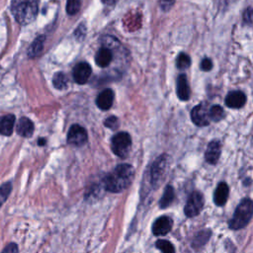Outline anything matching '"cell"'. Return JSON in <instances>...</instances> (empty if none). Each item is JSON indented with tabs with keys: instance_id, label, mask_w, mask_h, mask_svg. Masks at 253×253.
<instances>
[{
	"instance_id": "obj_1",
	"label": "cell",
	"mask_w": 253,
	"mask_h": 253,
	"mask_svg": "<svg viewBox=\"0 0 253 253\" xmlns=\"http://www.w3.org/2000/svg\"><path fill=\"white\" fill-rule=\"evenodd\" d=\"M134 168L129 164H120L104 178V188L112 193L127 189L134 179Z\"/></svg>"
},
{
	"instance_id": "obj_2",
	"label": "cell",
	"mask_w": 253,
	"mask_h": 253,
	"mask_svg": "<svg viewBox=\"0 0 253 253\" xmlns=\"http://www.w3.org/2000/svg\"><path fill=\"white\" fill-rule=\"evenodd\" d=\"M39 0H12L11 11L21 25H28L38 15Z\"/></svg>"
},
{
	"instance_id": "obj_3",
	"label": "cell",
	"mask_w": 253,
	"mask_h": 253,
	"mask_svg": "<svg viewBox=\"0 0 253 253\" xmlns=\"http://www.w3.org/2000/svg\"><path fill=\"white\" fill-rule=\"evenodd\" d=\"M253 216V201L250 199H243L237 206L232 219L229 222L231 229H240L244 227Z\"/></svg>"
},
{
	"instance_id": "obj_4",
	"label": "cell",
	"mask_w": 253,
	"mask_h": 253,
	"mask_svg": "<svg viewBox=\"0 0 253 253\" xmlns=\"http://www.w3.org/2000/svg\"><path fill=\"white\" fill-rule=\"evenodd\" d=\"M132 145V139L128 133H118L112 139V150L121 158L127 157Z\"/></svg>"
},
{
	"instance_id": "obj_5",
	"label": "cell",
	"mask_w": 253,
	"mask_h": 253,
	"mask_svg": "<svg viewBox=\"0 0 253 253\" xmlns=\"http://www.w3.org/2000/svg\"><path fill=\"white\" fill-rule=\"evenodd\" d=\"M204 207V196L198 192H193L188 198L187 204L185 206V215L188 218H193L198 216Z\"/></svg>"
},
{
	"instance_id": "obj_6",
	"label": "cell",
	"mask_w": 253,
	"mask_h": 253,
	"mask_svg": "<svg viewBox=\"0 0 253 253\" xmlns=\"http://www.w3.org/2000/svg\"><path fill=\"white\" fill-rule=\"evenodd\" d=\"M88 136L86 130L79 125H73L67 134V142L71 145L82 146L87 142Z\"/></svg>"
},
{
	"instance_id": "obj_7",
	"label": "cell",
	"mask_w": 253,
	"mask_h": 253,
	"mask_svg": "<svg viewBox=\"0 0 253 253\" xmlns=\"http://www.w3.org/2000/svg\"><path fill=\"white\" fill-rule=\"evenodd\" d=\"M167 156L161 155L159 156L152 164L151 167V182L153 185L157 186L164 176L166 172V167H167Z\"/></svg>"
},
{
	"instance_id": "obj_8",
	"label": "cell",
	"mask_w": 253,
	"mask_h": 253,
	"mask_svg": "<svg viewBox=\"0 0 253 253\" xmlns=\"http://www.w3.org/2000/svg\"><path fill=\"white\" fill-rule=\"evenodd\" d=\"M191 118L195 125L199 127H205L210 124L209 109L205 104H199L191 112Z\"/></svg>"
},
{
	"instance_id": "obj_9",
	"label": "cell",
	"mask_w": 253,
	"mask_h": 253,
	"mask_svg": "<svg viewBox=\"0 0 253 253\" xmlns=\"http://www.w3.org/2000/svg\"><path fill=\"white\" fill-rule=\"evenodd\" d=\"M92 73V68L87 62H79L73 68V78L78 84H85Z\"/></svg>"
},
{
	"instance_id": "obj_10",
	"label": "cell",
	"mask_w": 253,
	"mask_h": 253,
	"mask_svg": "<svg viewBox=\"0 0 253 253\" xmlns=\"http://www.w3.org/2000/svg\"><path fill=\"white\" fill-rule=\"evenodd\" d=\"M173 222L170 218L166 216L158 218L153 225H152V232L154 235H165L169 232L172 228Z\"/></svg>"
},
{
	"instance_id": "obj_11",
	"label": "cell",
	"mask_w": 253,
	"mask_h": 253,
	"mask_svg": "<svg viewBox=\"0 0 253 253\" xmlns=\"http://www.w3.org/2000/svg\"><path fill=\"white\" fill-rule=\"evenodd\" d=\"M246 102V96L241 91L229 92L225 98V105L228 108L239 109L244 106Z\"/></svg>"
},
{
	"instance_id": "obj_12",
	"label": "cell",
	"mask_w": 253,
	"mask_h": 253,
	"mask_svg": "<svg viewBox=\"0 0 253 253\" xmlns=\"http://www.w3.org/2000/svg\"><path fill=\"white\" fill-rule=\"evenodd\" d=\"M114 102V92L112 89H105L103 90L96 99V105L101 110H109Z\"/></svg>"
},
{
	"instance_id": "obj_13",
	"label": "cell",
	"mask_w": 253,
	"mask_h": 253,
	"mask_svg": "<svg viewBox=\"0 0 253 253\" xmlns=\"http://www.w3.org/2000/svg\"><path fill=\"white\" fill-rule=\"evenodd\" d=\"M34 123L26 118V117H23L21 118L18 123H17V126H16V132L19 136L23 137V138H30L32 137L33 133H34Z\"/></svg>"
},
{
	"instance_id": "obj_14",
	"label": "cell",
	"mask_w": 253,
	"mask_h": 253,
	"mask_svg": "<svg viewBox=\"0 0 253 253\" xmlns=\"http://www.w3.org/2000/svg\"><path fill=\"white\" fill-rule=\"evenodd\" d=\"M221 156V143L218 141H213L209 143L206 150V160L210 164H216Z\"/></svg>"
},
{
	"instance_id": "obj_15",
	"label": "cell",
	"mask_w": 253,
	"mask_h": 253,
	"mask_svg": "<svg viewBox=\"0 0 253 253\" xmlns=\"http://www.w3.org/2000/svg\"><path fill=\"white\" fill-rule=\"evenodd\" d=\"M15 120V116L11 114L0 117V135L11 136L14 131Z\"/></svg>"
},
{
	"instance_id": "obj_16",
	"label": "cell",
	"mask_w": 253,
	"mask_h": 253,
	"mask_svg": "<svg viewBox=\"0 0 253 253\" xmlns=\"http://www.w3.org/2000/svg\"><path fill=\"white\" fill-rule=\"evenodd\" d=\"M177 95L182 101H186L190 98V87L187 77L184 74H181L177 79Z\"/></svg>"
},
{
	"instance_id": "obj_17",
	"label": "cell",
	"mask_w": 253,
	"mask_h": 253,
	"mask_svg": "<svg viewBox=\"0 0 253 253\" xmlns=\"http://www.w3.org/2000/svg\"><path fill=\"white\" fill-rule=\"evenodd\" d=\"M228 193H229V189L226 183L225 182H221L214 194V202L217 206H224L228 198Z\"/></svg>"
},
{
	"instance_id": "obj_18",
	"label": "cell",
	"mask_w": 253,
	"mask_h": 253,
	"mask_svg": "<svg viewBox=\"0 0 253 253\" xmlns=\"http://www.w3.org/2000/svg\"><path fill=\"white\" fill-rule=\"evenodd\" d=\"M112 59L113 54L108 48H101L95 56V62L100 67H107L111 63Z\"/></svg>"
},
{
	"instance_id": "obj_19",
	"label": "cell",
	"mask_w": 253,
	"mask_h": 253,
	"mask_svg": "<svg viewBox=\"0 0 253 253\" xmlns=\"http://www.w3.org/2000/svg\"><path fill=\"white\" fill-rule=\"evenodd\" d=\"M45 42H46V37L44 35H41V36L37 37L35 39V41L32 43V45L30 46L29 50H28L29 57L34 58V57L39 56L44 50Z\"/></svg>"
},
{
	"instance_id": "obj_20",
	"label": "cell",
	"mask_w": 253,
	"mask_h": 253,
	"mask_svg": "<svg viewBox=\"0 0 253 253\" xmlns=\"http://www.w3.org/2000/svg\"><path fill=\"white\" fill-rule=\"evenodd\" d=\"M174 199V189L172 186L168 185L165 190H164V193H163V196L162 198L160 199V202H159V207L164 209V208H167L168 206H169L172 201Z\"/></svg>"
},
{
	"instance_id": "obj_21",
	"label": "cell",
	"mask_w": 253,
	"mask_h": 253,
	"mask_svg": "<svg viewBox=\"0 0 253 253\" xmlns=\"http://www.w3.org/2000/svg\"><path fill=\"white\" fill-rule=\"evenodd\" d=\"M53 84H54V86L58 90H62L64 88H66V86H67L66 75L62 72L56 73L53 78Z\"/></svg>"
},
{
	"instance_id": "obj_22",
	"label": "cell",
	"mask_w": 253,
	"mask_h": 253,
	"mask_svg": "<svg viewBox=\"0 0 253 253\" xmlns=\"http://www.w3.org/2000/svg\"><path fill=\"white\" fill-rule=\"evenodd\" d=\"M210 119L215 122H219L225 118V111L219 105H214L209 109Z\"/></svg>"
},
{
	"instance_id": "obj_23",
	"label": "cell",
	"mask_w": 253,
	"mask_h": 253,
	"mask_svg": "<svg viewBox=\"0 0 253 253\" xmlns=\"http://www.w3.org/2000/svg\"><path fill=\"white\" fill-rule=\"evenodd\" d=\"M156 247L161 250L162 253H175V249L173 244L164 239H159L156 241Z\"/></svg>"
},
{
	"instance_id": "obj_24",
	"label": "cell",
	"mask_w": 253,
	"mask_h": 253,
	"mask_svg": "<svg viewBox=\"0 0 253 253\" xmlns=\"http://www.w3.org/2000/svg\"><path fill=\"white\" fill-rule=\"evenodd\" d=\"M11 191H12L11 183H5L0 187V208H1L2 205L5 203Z\"/></svg>"
},
{
	"instance_id": "obj_25",
	"label": "cell",
	"mask_w": 253,
	"mask_h": 253,
	"mask_svg": "<svg viewBox=\"0 0 253 253\" xmlns=\"http://www.w3.org/2000/svg\"><path fill=\"white\" fill-rule=\"evenodd\" d=\"M81 6V0H67L66 12L68 15H75Z\"/></svg>"
},
{
	"instance_id": "obj_26",
	"label": "cell",
	"mask_w": 253,
	"mask_h": 253,
	"mask_svg": "<svg viewBox=\"0 0 253 253\" xmlns=\"http://www.w3.org/2000/svg\"><path fill=\"white\" fill-rule=\"evenodd\" d=\"M211 236V231L210 230H203V231H200L198 233V235L196 236L194 242H193V246H196V247H200L201 245H204L209 237Z\"/></svg>"
},
{
	"instance_id": "obj_27",
	"label": "cell",
	"mask_w": 253,
	"mask_h": 253,
	"mask_svg": "<svg viewBox=\"0 0 253 253\" xmlns=\"http://www.w3.org/2000/svg\"><path fill=\"white\" fill-rule=\"evenodd\" d=\"M177 67L179 69H185L187 67L190 66L191 64V58L188 55L184 54V53H181L178 57H177Z\"/></svg>"
},
{
	"instance_id": "obj_28",
	"label": "cell",
	"mask_w": 253,
	"mask_h": 253,
	"mask_svg": "<svg viewBox=\"0 0 253 253\" xmlns=\"http://www.w3.org/2000/svg\"><path fill=\"white\" fill-rule=\"evenodd\" d=\"M104 124H105L106 127H108V128H110V129H112V130H116V129H118V127H119V121H118V119H117L116 117H114V116L109 117L108 119H106Z\"/></svg>"
},
{
	"instance_id": "obj_29",
	"label": "cell",
	"mask_w": 253,
	"mask_h": 253,
	"mask_svg": "<svg viewBox=\"0 0 253 253\" xmlns=\"http://www.w3.org/2000/svg\"><path fill=\"white\" fill-rule=\"evenodd\" d=\"M243 20L247 24H252L253 23V9L252 8H247L243 14Z\"/></svg>"
},
{
	"instance_id": "obj_30",
	"label": "cell",
	"mask_w": 253,
	"mask_h": 253,
	"mask_svg": "<svg viewBox=\"0 0 253 253\" xmlns=\"http://www.w3.org/2000/svg\"><path fill=\"white\" fill-rule=\"evenodd\" d=\"M175 2V0H161V8L165 11L169 10Z\"/></svg>"
},
{
	"instance_id": "obj_31",
	"label": "cell",
	"mask_w": 253,
	"mask_h": 253,
	"mask_svg": "<svg viewBox=\"0 0 253 253\" xmlns=\"http://www.w3.org/2000/svg\"><path fill=\"white\" fill-rule=\"evenodd\" d=\"M213 67V63H212V60L210 58H204L201 62V68L204 70V71H209L211 70Z\"/></svg>"
},
{
	"instance_id": "obj_32",
	"label": "cell",
	"mask_w": 253,
	"mask_h": 253,
	"mask_svg": "<svg viewBox=\"0 0 253 253\" xmlns=\"http://www.w3.org/2000/svg\"><path fill=\"white\" fill-rule=\"evenodd\" d=\"M1 253H18V246L16 243L8 244Z\"/></svg>"
},
{
	"instance_id": "obj_33",
	"label": "cell",
	"mask_w": 253,
	"mask_h": 253,
	"mask_svg": "<svg viewBox=\"0 0 253 253\" xmlns=\"http://www.w3.org/2000/svg\"><path fill=\"white\" fill-rule=\"evenodd\" d=\"M101 1L105 4V5H108V6H113L117 3L118 0H101Z\"/></svg>"
},
{
	"instance_id": "obj_34",
	"label": "cell",
	"mask_w": 253,
	"mask_h": 253,
	"mask_svg": "<svg viewBox=\"0 0 253 253\" xmlns=\"http://www.w3.org/2000/svg\"><path fill=\"white\" fill-rule=\"evenodd\" d=\"M46 142H47V141H46L45 139H41V140L38 141L39 145H44V144H46Z\"/></svg>"
}]
</instances>
